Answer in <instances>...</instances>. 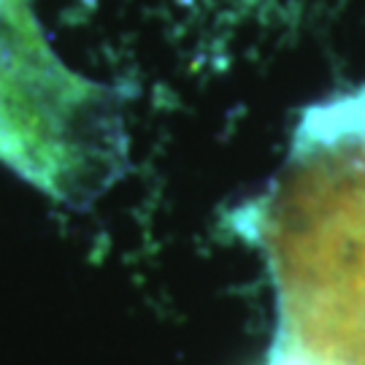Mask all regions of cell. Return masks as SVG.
I'll list each match as a JSON object with an SVG mask.
<instances>
[{"label": "cell", "mask_w": 365, "mask_h": 365, "mask_svg": "<svg viewBox=\"0 0 365 365\" xmlns=\"http://www.w3.org/2000/svg\"><path fill=\"white\" fill-rule=\"evenodd\" d=\"M119 130L98 84L60 63L30 0H0V160L76 203L117 173Z\"/></svg>", "instance_id": "7a4b0ae2"}, {"label": "cell", "mask_w": 365, "mask_h": 365, "mask_svg": "<svg viewBox=\"0 0 365 365\" xmlns=\"http://www.w3.org/2000/svg\"><path fill=\"white\" fill-rule=\"evenodd\" d=\"M247 225L279 303L271 352L298 365H365V87L300 117Z\"/></svg>", "instance_id": "6da1fadb"}]
</instances>
